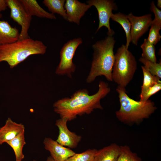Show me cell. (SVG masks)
<instances>
[{
	"label": "cell",
	"instance_id": "cell-23",
	"mask_svg": "<svg viewBox=\"0 0 161 161\" xmlns=\"http://www.w3.org/2000/svg\"><path fill=\"white\" fill-rule=\"evenodd\" d=\"M97 150L88 149L80 153H76L65 161H94Z\"/></svg>",
	"mask_w": 161,
	"mask_h": 161
},
{
	"label": "cell",
	"instance_id": "cell-21",
	"mask_svg": "<svg viewBox=\"0 0 161 161\" xmlns=\"http://www.w3.org/2000/svg\"><path fill=\"white\" fill-rule=\"evenodd\" d=\"M140 47L142 49V58L153 62H157L154 45L150 44L145 38Z\"/></svg>",
	"mask_w": 161,
	"mask_h": 161
},
{
	"label": "cell",
	"instance_id": "cell-29",
	"mask_svg": "<svg viewBox=\"0 0 161 161\" xmlns=\"http://www.w3.org/2000/svg\"><path fill=\"white\" fill-rule=\"evenodd\" d=\"M157 6L158 8H161V0H158L157 1Z\"/></svg>",
	"mask_w": 161,
	"mask_h": 161
},
{
	"label": "cell",
	"instance_id": "cell-22",
	"mask_svg": "<svg viewBox=\"0 0 161 161\" xmlns=\"http://www.w3.org/2000/svg\"><path fill=\"white\" fill-rule=\"evenodd\" d=\"M117 161H142L135 153L127 145L120 146L119 155Z\"/></svg>",
	"mask_w": 161,
	"mask_h": 161
},
{
	"label": "cell",
	"instance_id": "cell-3",
	"mask_svg": "<svg viewBox=\"0 0 161 161\" xmlns=\"http://www.w3.org/2000/svg\"><path fill=\"white\" fill-rule=\"evenodd\" d=\"M116 90L118 94L120 107L115 115L122 123H139L149 118L157 109L154 103L149 99L145 101H138L131 98L125 88L118 86Z\"/></svg>",
	"mask_w": 161,
	"mask_h": 161
},
{
	"label": "cell",
	"instance_id": "cell-19",
	"mask_svg": "<svg viewBox=\"0 0 161 161\" xmlns=\"http://www.w3.org/2000/svg\"><path fill=\"white\" fill-rule=\"evenodd\" d=\"M65 0H44L43 3L51 13L58 14L67 20V16L64 8Z\"/></svg>",
	"mask_w": 161,
	"mask_h": 161
},
{
	"label": "cell",
	"instance_id": "cell-1",
	"mask_svg": "<svg viewBox=\"0 0 161 161\" xmlns=\"http://www.w3.org/2000/svg\"><path fill=\"white\" fill-rule=\"evenodd\" d=\"M110 91L108 84L101 81L98 90L95 94L90 95L86 89L78 90L70 97H65L55 102L53 104L54 111L61 118L66 119L68 121L72 120L78 116L89 114L95 109H103L100 100Z\"/></svg>",
	"mask_w": 161,
	"mask_h": 161
},
{
	"label": "cell",
	"instance_id": "cell-2",
	"mask_svg": "<svg viewBox=\"0 0 161 161\" xmlns=\"http://www.w3.org/2000/svg\"><path fill=\"white\" fill-rule=\"evenodd\" d=\"M115 42L112 35H108L92 45L94 52L86 83H90L97 77L101 76L109 81H113L112 72L114 61L113 49Z\"/></svg>",
	"mask_w": 161,
	"mask_h": 161
},
{
	"label": "cell",
	"instance_id": "cell-28",
	"mask_svg": "<svg viewBox=\"0 0 161 161\" xmlns=\"http://www.w3.org/2000/svg\"><path fill=\"white\" fill-rule=\"evenodd\" d=\"M8 7L6 0H0V13L5 10Z\"/></svg>",
	"mask_w": 161,
	"mask_h": 161
},
{
	"label": "cell",
	"instance_id": "cell-30",
	"mask_svg": "<svg viewBox=\"0 0 161 161\" xmlns=\"http://www.w3.org/2000/svg\"><path fill=\"white\" fill-rule=\"evenodd\" d=\"M46 161H55L50 156L47 157Z\"/></svg>",
	"mask_w": 161,
	"mask_h": 161
},
{
	"label": "cell",
	"instance_id": "cell-8",
	"mask_svg": "<svg viewBox=\"0 0 161 161\" xmlns=\"http://www.w3.org/2000/svg\"><path fill=\"white\" fill-rule=\"evenodd\" d=\"M86 2L91 7L95 6L98 12L99 23L96 32L104 26L108 29V35L113 36L114 32L110 28L109 21L113 10L117 8L114 1L112 0H90Z\"/></svg>",
	"mask_w": 161,
	"mask_h": 161
},
{
	"label": "cell",
	"instance_id": "cell-24",
	"mask_svg": "<svg viewBox=\"0 0 161 161\" xmlns=\"http://www.w3.org/2000/svg\"><path fill=\"white\" fill-rule=\"evenodd\" d=\"M145 68L152 75L161 78V62H153L145 59L141 57L139 59Z\"/></svg>",
	"mask_w": 161,
	"mask_h": 161
},
{
	"label": "cell",
	"instance_id": "cell-17",
	"mask_svg": "<svg viewBox=\"0 0 161 161\" xmlns=\"http://www.w3.org/2000/svg\"><path fill=\"white\" fill-rule=\"evenodd\" d=\"M6 143L13 149L16 161H22L24 157L23 149L24 145L26 144L24 133L7 142Z\"/></svg>",
	"mask_w": 161,
	"mask_h": 161
},
{
	"label": "cell",
	"instance_id": "cell-20",
	"mask_svg": "<svg viewBox=\"0 0 161 161\" xmlns=\"http://www.w3.org/2000/svg\"><path fill=\"white\" fill-rule=\"evenodd\" d=\"M141 68L143 78L140 95L145 93L149 87L161 81V78L152 75L144 66H142Z\"/></svg>",
	"mask_w": 161,
	"mask_h": 161
},
{
	"label": "cell",
	"instance_id": "cell-11",
	"mask_svg": "<svg viewBox=\"0 0 161 161\" xmlns=\"http://www.w3.org/2000/svg\"><path fill=\"white\" fill-rule=\"evenodd\" d=\"M43 143L45 149L49 151L50 156L55 161H65L75 154L70 148L49 137L45 138Z\"/></svg>",
	"mask_w": 161,
	"mask_h": 161
},
{
	"label": "cell",
	"instance_id": "cell-25",
	"mask_svg": "<svg viewBox=\"0 0 161 161\" xmlns=\"http://www.w3.org/2000/svg\"><path fill=\"white\" fill-rule=\"evenodd\" d=\"M150 30L148 41L152 44L155 45L159 42L161 38L159 31L161 27L155 25H152Z\"/></svg>",
	"mask_w": 161,
	"mask_h": 161
},
{
	"label": "cell",
	"instance_id": "cell-16",
	"mask_svg": "<svg viewBox=\"0 0 161 161\" xmlns=\"http://www.w3.org/2000/svg\"><path fill=\"white\" fill-rule=\"evenodd\" d=\"M120 151V146L112 143L97 150L94 161H117Z\"/></svg>",
	"mask_w": 161,
	"mask_h": 161
},
{
	"label": "cell",
	"instance_id": "cell-27",
	"mask_svg": "<svg viewBox=\"0 0 161 161\" xmlns=\"http://www.w3.org/2000/svg\"><path fill=\"white\" fill-rule=\"evenodd\" d=\"M150 9L155 16L154 19L152 21L151 25H155L161 27V11L155 5L153 1L151 3Z\"/></svg>",
	"mask_w": 161,
	"mask_h": 161
},
{
	"label": "cell",
	"instance_id": "cell-14",
	"mask_svg": "<svg viewBox=\"0 0 161 161\" xmlns=\"http://www.w3.org/2000/svg\"><path fill=\"white\" fill-rule=\"evenodd\" d=\"M0 13V46L13 43L19 40L20 33L16 27H13L7 21L1 20Z\"/></svg>",
	"mask_w": 161,
	"mask_h": 161
},
{
	"label": "cell",
	"instance_id": "cell-9",
	"mask_svg": "<svg viewBox=\"0 0 161 161\" xmlns=\"http://www.w3.org/2000/svg\"><path fill=\"white\" fill-rule=\"evenodd\" d=\"M151 15L150 14L137 16L132 13L127 15L131 24L130 35L131 42L137 45L139 38L148 30L151 25Z\"/></svg>",
	"mask_w": 161,
	"mask_h": 161
},
{
	"label": "cell",
	"instance_id": "cell-12",
	"mask_svg": "<svg viewBox=\"0 0 161 161\" xmlns=\"http://www.w3.org/2000/svg\"><path fill=\"white\" fill-rule=\"evenodd\" d=\"M91 7L77 0H66L64 5L67 20L79 25L81 18Z\"/></svg>",
	"mask_w": 161,
	"mask_h": 161
},
{
	"label": "cell",
	"instance_id": "cell-7",
	"mask_svg": "<svg viewBox=\"0 0 161 161\" xmlns=\"http://www.w3.org/2000/svg\"><path fill=\"white\" fill-rule=\"evenodd\" d=\"M10 10V17L21 27L19 40L30 38L28 30L32 16L27 12L20 0H6Z\"/></svg>",
	"mask_w": 161,
	"mask_h": 161
},
{
	"label": "cell",
	"instance_id": "cell-15",
	"mask_svg": "<svg viewBox=\"0 0 161 161\" xmlns=\"http://www.w3.org/2000/svg\"><path fill=\"white\" fill-rule=\"evenodd\" d=\"M27 13L31 16L55 19L54 14L44 9L35 0H20Z\"/></svg>",
	"mask_w": 161,
	"mask_h": 161
},
{
	"label": "cell",
	"instance_id": "cell-5",
	"mask_svg": "<svg viewBox=\"0 0 161 161\" xmlns=\"http://www.w3.org/2000/svg\"><path fill=\"white\" fill-rule=\"evenodd\" d=\"M137 69L135 57L125 45L122 44L114 54L112 72L113 81L118 86L125 88L133 79Z\"/></svg>",
	"mask_w": 161,
	"mask_h": 161
},
{
	"label": "cell",
	"instance_id": "cell-31",
	"mask_svg": "<svg viewBox=\"0 0 161 161\" xmlns=\"http://www.w3.org/2000/svg\"><path fill=\"white\" fill-rule=\"evenodd\" d=\"M33 161H37L36 160H33Z\"/></svg>",
	"mask_w": 161,
	"mask_h": 161
},
{
	"label": "cell",
	"instance_id": "cell-18",
	"mask_svg": "<svg viewBox=\"0 0 161 161\" xmlns=\"http://www.w3.org/2000/svg\"><path fill=\"white\" fill-rule=\"evenodd\" d=\"M111 18L112 19L119 24L122 27L126 33V44L125 46L128 49L131 38L130 31L131 24L127 15L119 12L114 14L113 13Z\"/></svg>",
	"mask_w": 161,
	"mask_h": 161
},
{
	"label": "cell",
	"instance_id": "cell-6",
	"mask_svg": "<svg viewBox=\"0 0 161 161\" xmlns=\"http://www.w3.org/2000/svg\"><path fill=\"white\" fill-rule=\"evenodd\" d=\"M82 42L81 38H78L69 40L64 45L60 52V61L55 70L56 74L72 78L76 69L73 59L77 48Z\"/></svg>",
	"mask_w": 161,
	"mask_h": 161
},
{
	"label": "cell",
	"instance_id": "cell-13",
	"mask_svg": "<svg viewBox=\"0 0 161 161\" xmlns=\"http://www.w3.org/2000/svg\"><path fill=\"white\" fill-rule=\"evenodd\" d=\"M25 127L22 123H16L9 117L4 125L0 128V145L24 133Z\"/></svg>",
	"mask_w": 161,
	"mask_h": 161
},
{
	"label": "cell",
	"instance_id": "cell-10",
	"mask_svg": "<svg viewBox=\"0 0 161 161\" xmlns=\"http://www.w3.org/2000/svg\"><path fill=\"white\" fill-rule=\"evenodd\" d=\"M67 120L60 118L56 120L55 125L59 129V134L56 140L61 145L69 148L77 147L82 137L70 131L67 126Z\"/></svg>",
	"mask_w": 161,
	"mask_h": 161
},
{
	"label": "cell",
	"instance_id": "cell-4",
	"mask_svg": "<svg viewBox=\"0 0 161 161\" xmlns=\"http://www.w3.org/2000/svg\"><path fill=\"white\" fill-rule=\"evenodd\" d=\"M47 47L43 42L30 37L0 46V63L6 62L12 69L34 55H43Z\"/></svg>",
	"mask_w": 161,
	"mask_h": 161
},
{
	"label": "cell",
	"instance_id": "cell-26",
	"mask_svg": "<svg viewBox=\"0 0 161 161\" xmlns=\"http://www.w3.org/2000/svg\"><path fill=\"white\" fill-rule=\"evenodd\" d=\"M161 89V82H159L149 87L143 94L140 95V100L145 101L149 100L152 95Z\"/></svg>",
	"mask_w": 161,
	"mask_h": 161
}]
</instances>
